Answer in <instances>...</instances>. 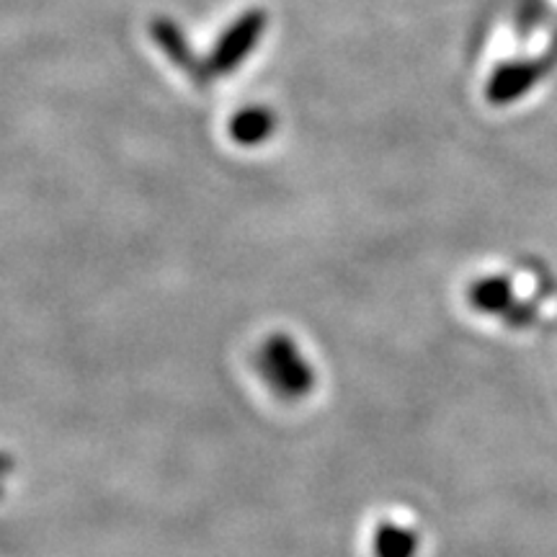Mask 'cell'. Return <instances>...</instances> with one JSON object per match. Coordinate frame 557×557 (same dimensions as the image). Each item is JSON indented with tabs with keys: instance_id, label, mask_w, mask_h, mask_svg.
Returning <instances> with one entry per match:
<instances>
[{
	"instance_id": "2",
	"label": "cell",
	"mask_w": 557,
	"mask_h": 557,
	"mask_svg": "<svg viewBox=\"0 0 557 557\" xmlns=\"http://www.w3.org/2000/svg\"><path fill=\"white\" fill-rule=\"evenodd\" d=\"M553 65H555L553 54H547V58H540V60L504 65L498 73H493L491 83H487V99L498 103V107H504V103L513 99H521L529 88H534L542 78H545L549 70H553Z\"/></svg>"
},
{
	"instance_id": "4",
	"label": "cell",
	"mask_w": 557,
	"mask_h": 557,
	"mask_svg": "<svg viewBox=\"0 0 557 557\" xmlns=\"http://www.w3.org/2000/svg\"><path fill=\"white\" fill-rule=\"evenodd\" d=\"M274 124L276 120L269 109L250 107L233 116V122H230V135H233L235 143L246 145V148H256L263 139L274 135Z\"/></svg>"
},
{
	"instance_id": "1",
	"label": "cell",
	"mask_w": 557,
	"mask_h": 557,
	"mask_svg": "<svg viewBox=\"0 0 557 557\" xmlns=\"http://www.w3.org/2000/svg\"><path fill=\"white\" fill-rule=\"evenodd\" d=\"M267 29V13L263 11H248L235 21L230 29L222 34V39L214 47L212 58L205 65L207 75H225L233 73L235 67L246 60V54L253 52L259 45L261 34Z\"/></svg>"
},
{
	"instance_id": "3",
	"label": "cell",
	"mask_w": 557,
	"mask_h": 557,
	"mask_svg": "<svg viewBox=\"0 0 557 557\" xmlns=\"http://www.w3.org/2000/svg\"><path fill=\"white\" fill-rule=\"evenodd\" d=\"M152 39H156V45L178 70L189 73L194 81H205L207 70L199 65L197 58H194L191 47L186 45L184 34H181V29L171 18H156V24H152Z\"/></svg>"
}]
</instances>
